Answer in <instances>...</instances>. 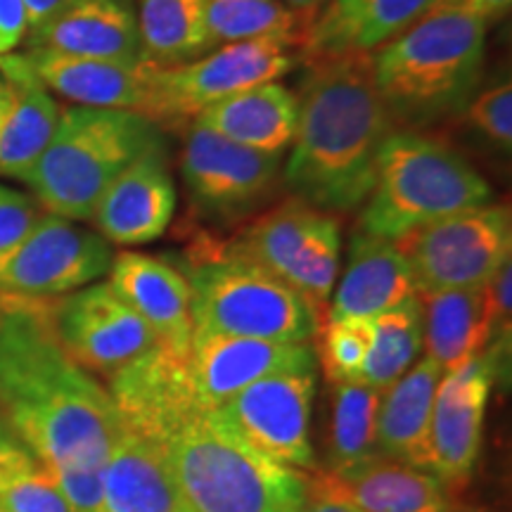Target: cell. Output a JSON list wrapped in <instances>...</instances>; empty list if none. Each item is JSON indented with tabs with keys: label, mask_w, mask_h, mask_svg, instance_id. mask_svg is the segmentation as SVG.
I'll return each mask as SVG.
<instances>
[{
	"label": "cell",
	"mask_w": 512,
	"mask_h": 512,
	"mask_svg": "<svg viewBox=\"0 0 512 512\" xmlns=\"http://www.w3.org/2000/svg\"><path fill=\"white\" fill-rule=\"evenodd\" d=\"M0 510L3 512H74L64 501L48 470L38 465L27 475L0 486Z\"/></svg>",
	"instance_id": "36"
},
{
	"label": "cell",
	"mask_w": 512,
	"mask_h": 512,
	"mask_svg": "<svg viewBox=\"0 0 512 512\" xmlns=\"http://www.w3.org/2000/svg\"><path fill=\"white\" fill-rule=\"evenodd\" d=\"M110 287L155 332L157 342L185 356L192 342V297L181 268L143 252L114 254Z\"/></svg>",
	"instance_id": "20"
},
{
	"label": "cell",
	"mask_w": 512,
	"mask_h": 512,
	"mask_svg": "<svg viewBox=\"0 0 512 512\" xmlns=\"http://www.w3.org/2000/svg\"><path fill=\"white\" fill-rule=\"evenodd\" d=\"M486 24L453 10H430L394 41L370 53L375 88L396 128L463 114L482 81Z\"/></svg>",
	"instance_id": "3"
},
{
	"label": "cell",
	"mask_w": 512,
	"mask_h": 512,
	"mask_svg": "<svg viewBox=\"0 0 512 512\" xmlns=\"http://www.w3.org/2000/svg\"><path fill=\"white\" fill-rule=\"evenodd\" d=\"M373 318L323 320L318 330V361L328 382H361L373 344Z\"/></svg>",
	"instance_id": "34"
},
{
	"label": "cell",
	"mask_w": 512,
	"mask_h": 512,
	"mask_svg": "<svg viewBox=\"0 0 512 512\" xmlns=\"http://www.w3.org/2000/svg\"><path fill=\"white\" fill-rule=\"evenodd\" d=\"M22 55L50 91L74 105L140 114L147 110L152 79L157 72L150 62L93 60V57H72L50 50H27Z\"/></svg>",
	"instance_id": "22"
},
{
	"label": "cell",
	"mask_w": 512,
	"mask_h": 512,
	"mask_svg": "<svg viewBox=\"0 0 512 512\" xmlns=\"http://www.w3.org/2000/svg\"><path fill=\"white\" fill-rule=\"evenodd\" d=\"M292 67H297V55L287 41L226 43L195 62L157 69L145 117L159 128L188 126L207 107L259 83L278 81Z\"/></svg>",
	"instance_id": "10"
},
{
	"label": "cell",
	"mask_w": 512,
	"mask_h": 512,
	"mask_svg": "<svg viewBox=\"0 0 512 512\" xmlns=\"http://www.w3.org/2000/svg\"><path fill=\"white\" fill-rule=\"evenodd\" d=\"M3 100H5V86L3 81H0V110H3Z\"/></svg>",
	"instance_id": "46"
},
{
	"label": "cell",
	"mask_w": 512,
	"mask_h": 512,
	"mask_svg": "<svg viewBox=\"0 0 512 512\" xmlns=\"http://www.w3.org/2000/svg\"><path fill=\"white\" fill-rule=\"evenodd\" d=\"M498 380L494 358L486 351L444 373L432 408V475L446 491L470 484L482 451V427L489 392Z\"/></svg>",
	"instance_id": "15"
},
{
	"label": "cell",
	"mask_w": 512,
	"mask_h": 512,
	"mask_svg": "<svg viewBox=\"0 0 512 512\" xmlns=\"http://www.w3.org/2000/svg\"><path fill=\"white\" fill-rule=\"evenodd\" d=\"M46 470L74 512H102L105 508V475H102L105 467H46Z\"/></svg>",
	"instance_id": "37"
},
{
	"label": "cell",
	"mask_w": 512,
	"mask_h": 512,
	"mask_svg": "<svg viewBox=\"0 0 512 512\" xmlns=\"http://www.w3.org/2000/svg\"><path fill=\"white\" fill-rule=\"evenodd\" d=\"M444 370L420 358L382 392L377 413V453L432 472V408Z\"/></svg>",
	"instance_id": "26"
},
{
	"label": "cell",
	"mask_w": 512,
	"mask_h": 512,
	"mask_svg": "<svg viewBox=\"0 0 512 512\" xmlns=\"http://www.w3.org/2000/svg\"><path fill=\"white\" fill-rule=\"evenodd\" d=\"M467 126L475 128L486 143L510 152L512 147V86L510 79L498 81L472 95L463 110Z\"/></svg>",
	"instance_id": "35"
},
{
	"label": "cell",
	"mask_w": 512,
	"mask_h": 512,
	"mask_svg": "<svg viewBox=\"0 0 512 512\" xmlns=\"http://www.w3.org/2000/svg\"><path fill=\"white\" fill-rule=\"evenodd\" d=\"M448 512H498V510L479 508V505H463V503H458V505H451V508H448Z\"/></svg>",
	"instance_id": "45"
},
{
	"label": "cell",
	"mask_w": 512,
	"mask_h": 512,
	"mask_svg": "<svg viewBox=\"0 0 512 512\" xmlns=\"http://www.w3.org/2000/svg\"><path fill=\"white\" fill-rule=\"evenodd\" d=\"M491 197L489 181L458 150L425 133L396 128L377 157L358 230L396 240L425 223L491 204Z\"/></svg>",
	"instance_id": "6"
},
{
	"label": "cell",
	"mask_w": 512,
	"mask_h": 512,
	"mask_svg": "<svg viewBox=\"0 0 512 512\" xmlns=\"http://www.w3.org/2000/svg\"><path fill=\"white\" fill-rule=\"evenodd\" d=\"M207 27L214 48L266 38L302 46L309 19L283 0H207Z\"/></svg>",
	"instance_id": "31"
},
{
	"label": "cell",
	"mask_w": 512,
	"mask_h": 512,
	"mask_svg": "<svg viewBox=\"0 0 512 512\" xmlns=\"http://www.w3.org/2000/svg\"><path fill=\"white\" fill-rule=\"evenodd\" d=\"M323 3L325 0H285L287 8L297 12V15H302L304 19H309V22L313 19V15L323 8Z\"/></svg>",
	"instance_id": "44"
},
{
	"label": "cell",
	"mask_w": 512,
	"mask_h": 512,
	"mask_svg": "<svg viewBox=\"0 0 512 512\" xmlns=\"http://www.w3.org/2000/svg\"><path fill=\"white\" fill-rule=\"evenodd\" d=\"M304 512H361L354 505L337 496L335 491L325 484V479L316 475L309 479V501Z\"/></svg>",
	"instance_id": "42"
},
{
	"label": "cell",
	"mask_w": 512,
	"mask_h": 512,
	"mask_svg": "<svg viewBox=\"0 0 512 512\" xmlns=\"http://www.w3.org/2000/svg\"><path fill=\"white\" fill-rule=\"evenodd\" d=\"M136 12L140 53L152 67H178L214 50L207 0H138Z\"/></svg>",
	"instance_id": "30"
},
{
	"label": "cell",
	"mask_w": 512,
	"mask_h": 512,
	"mask_svg": "<svg viewBox=\"0 0 512 512\" xmlns=\"http://www.w3.org/2000/svg\"><path fill=\"white\" fill-rule=\"evenodd\" d=\"M185 358L157 344L110 375L107 394L126 432L162 446L178 427L204 413Z\"/></svg>",
	"instance_id": "16"
},
{
	"label": "cell",
	"mask_w": 512,
	"mask_h": 512,
	"mask_svg": "<svg viewBox=\"0 0 512 512\" xmlns=\"http://www.w3.org/2000/svg\"><path fill=\"white\" fill-rule=\"evenodd\" d=\"M411 297H418V290L396 242L358 230L325 320L375 318Z\"/></svg>",
	"instance_id": "25"
},
{
	"label": "cell",
	"mask_w": 512,
	"mask_h": 512,
	"mask_svg": "<svg viewBox=\"0 0 512 512\" xmlns=\"http://www.w3.org/2000/svg\"><path fill=\"white\" fill-rule=\"evenodd\" d=\"M422 347L444 373L482 354L489 344L482 287L420 294Z\"/></svg>",
	"instance_id": "29"
},
{
	"label": "cell",
	"mask_w": 512,
	"mask_h": 512,
	"mask_svg": "<svg viewBox=\"0 0 512 512\" xmlns=\"http://www.w3.org/2000/svg\"><path fill=\"white\" fill-rule=\"evenodd\" d=\"M0 81L5 86L0 110V176L24 181L53 138L62 107L24 55H0Z\"/></svg>",
	"instance_id": "23"
},
{
	"label": "cell",
	"mask_w": 512,
	"mask_h": 512,
	"mask_svg": "<svg viewBox=\"0 0 512 512\" xmlns=\"http://www.w3.org/2000/svg\"><path fill=\"white\" fill-rule=\"evenodd\" d=\"M159 448L195 512H304L309 501V477L249 446L219 411L195 415Z\"/></svg>",
	"instance_id": "4"
},
{
	"label": "cell",
	"mask_w": 512,
	"mask_h": 512,
	"mask_svg": "<svg viewBox=\"0 0 512 512\" xmlns=\"http://www.w3.org/2000/svg\"><path fill=\"white\" fill-rule=\"evenodd\" d=\"M41 465L19 441L12 437L5 422L0 420V486L10 484L12 479L27 475Z\"/></svg>",
	"instance_id": "39"
},
{
	"label": "cell",
	"mask_w": 512,
	"mask_h": 512,
	"mask_svg": "<svg viewBox=\"0 0 512 512\" xmlns=\"http://www.w3.org/2000/svg\"><path fill=\"white\" fill-rule=\"evenodd\" d=\"M185 363L200 406L216 411L261 377L316 363V354L309 344L192 330Z\"/></svg>",
	"instance_id": "17"
},
{
	"label": "cell",
	"mask_w": 512,
	"mask_h": 512,
	"mask_svg": "<svg viewBox=\"0 0 512 512\" xmlns=\"http://www.w3.org/2000/svg\"><path fill=\"white\" fill-rule=\"evenodd\" d=\"M27 50L93 57V60H143L136 0H69L46 22L29 29Z\"/></svg>",
	"instance_id": "19"
},
{
	"label": "cell",
	"mask_w": 512,
	"mask_h": 512,
	"mask_svg": "<svg viewBox=\"0 0 512 512\" xmlns=\"http://www.w3.org/2000/svg\"><path fill=\"white\" fill-rule=\"evenodd\" d=\"M174 214L176 185L166 166L164 145H157L114 178L91 221L110 245L138 247L162 238Z\"/></svg>",
	"instance_id": "18"
},
{
	"label": "cell",
	"mask_w": 512,
	"mask_h": 512,
	"mask_svg": "<svg viewBox=\"0 0 512 512\" xmlns=\"http://www.w3.org/2000/svg\"><path fill=\"white\" fill-rule=\"evenodd\" d=\"M102 475V512H195L183 496L162 448L138 434L124 430Z\"/></svg>",
	"instance_id": "28"
},
{
	"label": "cell",
	"mask_w": 512,
	"mask_h": 512,
	"mask_svg": "<svg viewBox=\"0 0 512 512\" xmlns=\"http://www.w3.org/2000/svg\"><path fill=\"white\" fill-rule=\"evenodd\" d=\"M283 174V155L249 150L190 121L181 176L192 204L216 219H240L266 202Z\"/></svg>",
	"instance_id": "13"
},
{
	"label": "cell",
	"mask_w": 512,
	"mask_h": 512,
	"mask_svg": "<svg viewBox=\"0 0 512 512\" xmlns=\"http://www.w3.org/2000/svg\"><path fill=\"white\" fill-rule=\"evenodd\" d=\"M316 363L271 373L216 408L240 439L278 463L313 470L311 403Z\"/></svg>",
	"instance_id": "11"
},
{
	"label": "cell",
	"mask_w": 512,
	"mask_h": 512,
	"mask_svg": "<svg viewBox=\"0 0 512 512\" xmlns=\"http://www.w3.org/2000/svg\"><path fill=\"white\" fill-rule=\"evenodd\" d=\"M188 278L195 330L309 344L323 318L299 292L223 247H192L178 266Z\"/></svg>",
	"instance_id": "7"
},
{
	"label": "cell",
	"mask_w": 512,
	"mask_h": 512,
	"mask_svg": "<svg viewBox=\"0 0 512 512\" xmlns=\"http://www.w3.org/2000/svg\"><path fill=\"white\" fill-rule=\"evenodd\" d=\"M437 0H330L306 27L304 60L330 55H370L394 41L434 8Z\"/></svg>",
	"instance_id": "21"
},
{
	"label": "cell",
	"mask_w": 512,
	"mask_h": 512,
	"mask_svg": "<svg viewBox=\"0 0 512 512\" xmlns=\"http://www.w3.org/2000/svg\"><path fill=\"white\" fill-rule=\"evenodd\" d=\"M43 214L34 197L0 185V259L27 238Z\"/></svg>",
	"instance_id": "38"
},
{
	"label": "cell",
	"mask_w": 512,
	"mask_h": 512,
	"mask_svg": "<svg viewBox=\"0 0 512 512\" xmlns=\"http://www.w3.org/2000/svg\"><path fill=\"white\" fill-rule=\"evenodd\" d=\"M53 320L64 351L95 375L110 377L159 344L150 325L110 283L57 297Z\"/></svg>",
	"instance_id": "14"
},
{
	"label": "cell",
	"mask_w": 512,
	"mask_h": 512,
	"mask_svg": "<svg viewBox=\"0 0 512 512\" xmlns=\"http://www.w3.org/2000/svg\"><path fill=\"white\" fill-rule=\"evenodd\" d=\"M420 294L470 290L512 259V216L503 204L465 209L396 238Z\"/></svg>",
	"instance_id": "9"
},
{
	"label": "cell",
	"mask_w": 512,
	"mask_h": 512,
	"mask_svg": "<svg viewBox=\"0 0 512 512\" xmlns=\"http://www.w3.org/2000/svg\"><path fill=\"white\" fill-rule=\"evenodd\" d=\"M157 145L162 128L145 114L72 105L60 112L53 138L22 183L48 214L91 221L114 178Z\"/></svg>",
	"instance_id": "5"
},
{
	"label": "cell",
	"mask_w": 512,
	"mask_h": 512,
	"mask_svg": "<svg viewBox=\"0 0 512 512\" xmlns=\"http://www.w3.org/2000/svg\"><path fill=\"white\" fill-rule=\"evenodd\" d=\"M373 325V344L363 366L361 382L384 392L418 361L422 351L420 297H411L394 309L382 311L373 318Z\"/></svg>",
	"instance_id": "32"
},
{
	"label": "cell",
	"mask_w": 512,
	"mask_h": 512,
	"mask_svg": "<svg viewBox=\"0 0 512 512\" xmlns=\"http://www.w3.org/2000/svg\"><path fill=\"white\" fill-rule=\"evenodd\" d=\"M0 512H3V510H0Z\"/></svg>",
	"instance_id": "47"
},
{
	"label": "cell",
	"mask_w": 512,
	"mask_h": 512,
	"mask_svg": "<svg viewBox=\"0 0 512 512\" xmlns=\"http://www.w3.org/2000/svg\"><path fill=\"white\" fill-rule=\"evenodd\" d=\"M27 3V10H29V29L36 27V24L46 22V19L53 15L62 8V5H67L69 0H24Z\"/></svg>",
	"instance_id": "43"
},
{
	"label": "cell",
	"mask_w": 512,
	"mask_h": 512,
	"mask_svg": "<svg viewBox=\"0 0 512 512\" xmlns=\"http://www.w3.org/2000/svg\"><path fill=\"white\" fill-rule=\"evenodd\" d=\"M320 477L361 512H448L451 508L444 484L432 472L382 453L320 472Z\"/></svg>",
	"instance_id": "24"
},
{
	"label": "cell",
	"mask_w": 512,
	"mask_h": 512,
	"mask_svg": "<svg viewBox=\"0 0 512 512\" xmlns=\"http://www.w3.org/2000/svg\"><path fill=\"white\" fill-rule=\"evenodd\" d=\"M297 114V93L283 83L268 81L216 102L195 121L249 150L285 155L297 128Z\"/></svg>",
	"instance_id": "27"
},
{
	"label": "cell",
	"mask_w": 512,
	"mask_h": 512,
	"mask_svg": "<svg viewBox=\"0 0 512 512\" xmlns=\"http://www.w3.org/2000/svg\"><path fill=\"white\" fill-rule=\"evenodd\" d=\"M512 0H437L432 10H453L482 19L484 24L501 19L510 12Z\"/></svg>",
	"instance_id": "41"
},
{
	"label": "cell",
	"mask_w": 512,
	"mask_h": 512,
	"mask_svg": "<svg viewBox=\"0 0 512 512\" xmlns=\"http://www.w3.org/2000/svg\"><path fill=\"white\" fill-rule=\"evenodd\" d=\"M226 247L302 294L325 320L342 249L335 216L290 197Z\"/></svg>",
	"instance_id": "8"
},
{
	"label": "cell",
	"mask_w": 512,
	"mask_h": 512,
	"mask_svg": "<svg viewBox=\"0 0 512 512\" xmlns=\"http://www.w3.org/2000/svg\"><path fill=\"white\" fill-rule=\"evenodd\" d=\"M112 245L76 221L43 214L31 233L0 259V292L64 297L110 273Z\"/></svg>",
	"instance_id": "12"
},
{
	"label": "cell",
	"mask_w": 512,
	"mask_h": 512,
	"mask_svg": "<svg viewBox=\"0 0 512 512\" xmlns=\"http://www.w3.org/2000/svg\"><path fill=\"white\" fill-rule=\"evenodd\" d=\"M29 34V10L24 0H0V55H8Z\"/></svg>",
	"instance_id": "40"
},
{
	"label": "cell",
	"mask_w": 512,
	"mask_h": 512,
	"mask_svg": "<svg viewBox=\"0 0 512 512\" xmlns=\"http://www.w3.org/2000/svg\"><path fill=\"white\" fill-rule=\"evenodd\" d=\"M57 297L0 292V420L46 467H105L124 434L107 389L55 332Z\"/></svg>",
	"instance_id": "1"
},
{
	"label": "cell",
	"mask_w": 512,
	"mask_h": 512,
	"mask_svg": "<svg viewBox=\"0 0 512 512\" xmlns=\"http://www.w3.org/2000/svg\"><path fill=\"white\" fill-rule=\"evenodd\" d=\"M332 384L330 470L358 463L377 453V413L382 392L366 382Z\"/></svg>",
	"instance_id": "33"
},
{
	"label": "cell",
	"mask_w": 512,
	"mask_h": 512,
	"mask_svg": "<svg viewBox=\"0 0 512 512\" xmlns=\"http://www.w3.org/2000/svg\"><path fill=\"white\" fill-rule=\"evenodd\" d=\"M306 64L285 185L313 209L349 214L368 200L377 157L396 126L375 88L370 55H330Z\"/></svg>",
	"instance_id": "2"
}]
</instances>
